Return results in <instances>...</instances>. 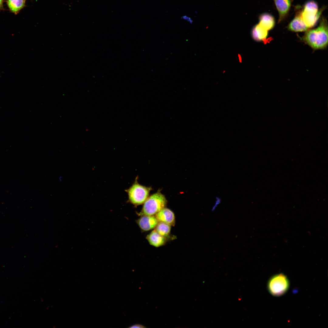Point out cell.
Returning a JSON list of instances; mask_svg holds the SVG:
<instances>
[{
    "mask_svg": "<svg viewBox=\"0 0 328 328\" xmlns=\"http://www.w3.org/2000/svg\"><path fill=\"white\" fill-rule=\"evenodd\" d=\"M302 39L314 50L325 48L328 44V25L326 20L323 18L319 26L306 31Z\"/></svg>",
    "mask_w": 328,
    "mask_h": 328,
    "instance_id": "1",
    "label": "cell"
},
{
    "mask_svg": "<svg viewBox=\"0 0 328 328\" xmlns=\"http://www.w3.org/2000/svg\"><path fill=\"white\" fill-rule=\"evenodd\" d=\"M167 202L165 196L161 193L158 192L155 193L146 199L138 215L141 216H154L165 207Z\"/></svg>",
    "mask_w": 328,
    "mask_h": 328,
    "instance_id": "2",
    "label": "cell"
},
{
    "mask_svg": "<svg viewBox=\"0 0 328 328\" xmlns=\"http://www.w3.org/2000/svg\"><path fill=\"white\" fill-rule=\"evenodd\" d=\"M136 178L134 183L128 189L125 190L127 193L128 201L132 204L138 206L144 203L148 197L151 188L139 184Z\"/></svg>",
    "mask_w": 328,
    "mask_h": 328,
    "instance_id": "3",
    "label": "cell"
},
{
    "mask_svg": "<svg viewBox=\"0 0 328 328\" xmlns=\"http://www.w3.org/2000/svg\"><path fill=\"white\" fill-rule=\"evenodd\" d=\"M289 287V282L287 277L281 273L272 277L268 282V287L272 295L278 296L285 294Z\"/></svg>",
    "mask_w": 328,
    "mask_h": 328,
    "instance_id": "4",
    "label": "cell"
},
{
    "mask_svg": "<svg viewBox=\"0 0 328 328\" xmlns=\"http://www.w3.org/2000/svg\"><path fill=\"white\" fill-rule=\"evenodd\" d=\"M323 10V8L320 9L317 13L300 10L301 17L309 29L316 24Z\"/></svg>",
    "mask_w": 328,
    "mask_h": 328,
    "instance_id": "5",
    "label": "cell"
},
{
    "mask_svg": "<svg viewBox=\"0 0 328 328\" xmlns=\"http://www.w3.org/2000/svg\"><path fill=\"white\" fill-rule=\"evenodd\" d=\"M139 227L143 231H148L155 228L158 221L154 216H141L137 221Z\"/></svg>",
    "mask_w": 328,
    "mask_h": 328,
    "instance_id": "6",
    "label": "cell"
},
{
    "mask_svg": "<svg viewBox=\"0 0 328 328\" xmlns=\"http://www.w3.org/2000/svg\"><path fill=\"white\" fill-rule=\"evenodd\" d=\"M158 222H162L170 226H174L175 217L174 213L170 210L164 208L155 215Z\"/></svg>",
    "mask_w": 328,
    "mask_h": 328,
    "instance_id": "7",
    "label": "cell"
},
{
    "mask_svg": "<svg viewBox=\"0 0 328 328\" xmlns=\"http://www.w3.org/2000/svg\"><path fill=\"white\" fill-rule=\"evenodd\" d=\"M279 15L278 23L285 19L289 11L291 0H273Z\"/></svg>",
    "mask_w": 328,
    "mask_h": 328,
    "instance_id": "8",
    "label": "cell"
},
{
    "mask_svg": "<svg viewBox=\"0 0 328 328\" xmlns=\"http://www.w3.org/2000/svg\"><path fill=\"white\" fill-rule=\"evenodd\" d=\"M294 19L289 23L288 28L290 31L295 32L307 31L309 29L302 20L299 9Z\"/></svg>",
    "mask_w": 328,
    "mask_h": 328,
    "instance_id": "9",
    "label": "cell"
},
{
    "mask_svg": "<svg viewBox=\"0 0 328 328\" xmlns=\"http://www.w3.org/2000/svg\"><path fill=\"white\" fill-rule=\"evenodd\" d=\"M168 238L160 235L155 230L151 232L146 237L149 244L155 247L164 245L167 241Z\"/></svg>",
    "mask_w": 328,
    "mask_h": 328,
    "instance_id": "10",
    "label": "cell"
},
{
    "mask_svg": "<svg viewBox=\"0 0 328 328\" xmlns=\"http://www.w3.org/2000/svg\"><path fill=\"white\" fill-rule=\"evenodd\" d=\"M268 31L258 23L253 27L251 31V36L255 41H265L268 36Z\"/></svg>",
    "mask_w": 328,
    "mask_h": 328,
    "instance_id": "11",
    "label": "cell"
},
{
    "mask_svg": "<svg viewBox=\"0 0 328 328\" xmlns=\"http://www.w3.org/2000/svg\"><path fill=\"white\" fill-rule=\"evenodd\" d=\"M259 24L268 31L272 29L275 26L274 18L269 14H262L259 16Z\"/></svg>",
    "mask_w": 328,
    "mask_h": 328,
    "instance_id": "12",
    "label": "cell"
},
{
    "mask_svg": "<svg viewBox=\"0 0 328 328\" xmlns=\"http://www.w3.org/2000/svg\"><path fill=\"white\" fill-rule=\"evenodd\" d=\"M26 0H7V4L10 10L17 14L25 6Z\"/></svg>",
    "mask_w": 328,
    "mask_h": 328,
    "instance_id": "13",
    "label": "cell"
},
{
    "mask_svg": "<svg viewBox=\"0 0 328 328\" xmlns=\"http://www.w3.org/2000/svg\"><path fill=\"white\" fill-rule=\"evenodd\" d=\"M170 225L162 222H158L155 230L160 235L169 238L171 231Z\"/></svg>",
    "mask_w": 328,
    "mask_h": 328,
    "instance_id": "14",
    "label": "cell"
},
{
    "mask_svg": "<svg viewBox=\"0 0 328 328\" xmlns=\"http://www.w3.org/2000/svg\"><path fill=\"white\" fill-rule=\"evenodd\" d=\"M303 10L315 13L319 11L317 4L313 1L307 2L304 5Z\"/></svg>",
    "mask_w": 328,
    "mask_h": 328,
    "instance_id": "15",
    "label": "cell"
},
{
    "mask_svg": "<svg viewBox=\"0 0 328 328\" xmlns=\"http://www.w3.org/2000/svg\"><path fill=\"white\" fill-rule=\"evenodd\" d=\"M214 202V204L211 208V210L212 212L214 211L220 204L221 202V200L219 196H216L215 197Z\"/></svg>",
    "mask_w": 328,
    "mask_h": 328,
    "instance_id": "16",
    "label": "cell"
},
{
    "mask_svg": "<svg viewBox=\"0 0 328 328\" xmlns=\"http://www.w3.org/2000/svg\"><path fill=\"white\" fill-rule=\"evenodd\" d=\"M181 18L182 19L187 21L190 24H192L193 22L192 19L188 15H183L181 17Z\"/></svg>",
    "mask_w": 328,
    "mask_h": 328,
    "instance_id": "17",
    "label": "cell"
},
{
    "mask_svg": "<svg viewBox=\"0 0 328 328\" xmlns=\"http://www.w3.org/2000/svg\"><path fill=\"white\" fill-rule=\"evenodd\" d=\"M128 328H145L146 327L144 325L140 324H135L129 326Z\"/></svg>",
    "mask_w": 328,
    "mask_h": 328,
    "instance_id": "18",
    "label": "cell"
},
{
    "mask_svg": "<svg viewBox=\"0 0 328 328\" xmlns=\"http://www.w3.org/2000/svg\"><path fill=\"white\" fill-rule=\"evenodd\" d=\"M4 0H0V9L2 8Z\"/></svg>",
    "mask_w": 328,
    "mask_h": 328,
    "instance_id": "19",
    "label": "cell"
},
{
    "mask_svg": "<svg viewBox=\"0 0 328 328\" xmlns=\"http://www.w3.org/2000/svg\"><path fill=\"white\" fill-rule=\"evenodd\" d=\"M49 306H47V307H46V309H49Z\"/></svg>",
    "mask_w": 328,
    "mask_h": 328,
    "instance_id": "20",
    "label": "cell"
},
{
    "mask_svg": "<svg viewBox=\"0 0 328 328\" xmlns=\"http://www.w3.org/2000/svg\"><path fill=\"white\" fill-rule=\"evenodd\" d=\"M41 302H43V300L42 298H41Z\"/></svg>",
    "mask_w": 328,
    "mask_h": 328,
    "instance_id": "21",
    "label": "cell"
}]
</instances>
